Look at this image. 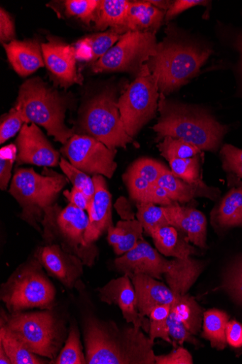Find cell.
Returning <instances> with one entry per match:
<instances>
[{
    "mask_svg": "<svg viewBox=\"0 0 242 364\" xmlns=\"http://www.w3.org/2000/svg\"><path fill=\"white\" fill-rule=\"evenodd\" d=\"M87 364H155V342L141 328L90 314L83 323Z\"/></svg>",
    "mask_w": 242,
    "mask_h": 364,
    "instance_id": "6da1fadb",
    "label": "cell"
},
{
    "mask_svg": "<svg viewBox=\"0 0 242 364\" xmlns=\"http://www.w3.org/2000/svg\"><path fill=\"white\" fill-rule=\"evenodd\" d=\"M160 117L153 129L157 141L165 137L180 139L200 150L217 152L229 128L218 122L206 110L168 101L160 93Z\"/></svg>",
    "mask_w": 242,
    "mask_h": 364,
    "instance_id": "7a4b0ae2",
    "label": "cell"
},
{
    "mask_svg": "<svg viewBox=\"0 0 242 364\" xmlns=\"http://www.w3.org/2000/svg\"><path fill=\"white\" fill-rule=\"evenodd\" d=\"M70 102L67 95L61 94L42 79L35 77L21 86L14 107L26 123L43 127L48 136L65 145L76 134L75 128L68 127L65 122Z\"/></svg>",
    "mask_w": 242,
    "mask_h": 364,
    "instance_id": "3957f363",
    "label": "cell"
},
{
    "mask_svg": "<svg viewBox=\"0 0 242 364\" xmlns=\"http://www.w3.org/2000/svg\"><path fill=\"white\" fill-rule=\"evenodd\" d=\"M45 272L39 259L33 255L1 284L0 299L9 314L54 308L57 291Z\"/></svg>",
    "mask_w": 242,
    "mask_h": 364,
    "instance_id": "277c9868",
    "label": "cell"
},
{
    "mask_svg": "<svg viewBox=\"0 0 242 364\" xmlns=\"http://www.w3.org/2000/svg\"><path fill=\"white\" fill-rule=\"evenodd\" d=\"M12 333L31 352L53 363L67 339L64 321L53 309L11 314L3 309L1 318Z\"/></svg>",
    "mask_w": 242,
    "mask_h": 364,
    "instance_id": "5b68a950",
    "label": "cell"
},
{
    "mask_svg": "<svg viewBox=\"0 0 242 364\" xmlns=\"http://www.w3.org/2000/svg\"><path fill=\"white\" fill-rule=\"evenodd\" d=\"M68 183L65 176L45 168L43 175L32 168L16 170L9 193L19 204L21 218L43 234L41 223L45 210L56 204Z\"/></svg>",
    "mask_w": 242,
    "mask_h": 364,
    "instance_id": "8992f818",
    "label": "cell"
},
{
    "mask_svg": "<svg viewBox=\"0 0 242 364\" xmlns=\"http://www.w3.org/2000/svg\"><path fill=\"white\" fill-rule=\"evenodd\" d=\"M212 51L165 38L146 63L160 93L166 95L187 84L200 70Z\"/></svg>",
    "mask_w": 242,
    "mask_h": 364,
    "instance_id": "52a82bcc",
    "label": "cell"
},
{
    "mask_svg": "<svg viewBox=\"0 0 242 364\" xmlns=\"http://www.w3.org/2000/svg\"><path fill=\"white\" fill-rule=\"evenodd\" d=\"M89 223L84 210L72 204L64 208L55 204L45 212L42 235L45 244L60 245L65 252L79 257L84 266L92 267L99 252L95 245L86 241Z\"/></svg>",
    "mask_w": 242,
    "mask_h": 364,
    "instance_id": "ba28073f",
    "label": "cell"
},
{
    "mask_svg": "<svg viewBox=\"0 0 242 364\" xmlns=\"http://www.w3.org/2000/svg\"><path fill=\"white\" fill-rule=\"evenodd\" d=\"M115 90L94 96L79 112L76 134L93 137L111 149H126L133 143L124 128Z\"/></svg>",
    "mask_w": 242,
    "mask_h": 364,
    "instance_id": "9c48e42d",
    "label": "cell"
},
{
    "mask_svg": "<svg viewBox=\"0 0 242 364\" xmlns=\"http://www.w3.org/2000/svg\"><path fill=\"white\" fill-rule=\"evenodd\" d=\"M159 99L158 82L145 63L118 101L124 128L131 138L156 116Z\"/></svg>",
    "mask_w": 242,
    "mask_h": 364,
    "instance_id": "30bf717a",
    "label": "cell"
},
{
    "mask_svg": "<svg viewBox=\"0 0 242 364\" xmlns=\"http://www.w3.org/2000/svg\"><path fill=\"white\" fill-rule=\"evenodd\" d=\"M156 31H128L109 51L92 63L94 73H140L143 66L157 53Z\"/></svg>",
    "mask_w": 242,
    "mask_h": 364,
    "instance_id": "8fae6325",
    "label": "cell"
},
{
    "mask_svg": "<svg viewBox=\"0 0 242 364\" xmlns=\"http://www.w3.org/2000/svg\"><path fill=\"white\" fill-rule=\"evenodd\" d=\"M60 152L73 166L89 176L112 178L118 168L117 149H109L91 136L75 134Z\"/></svg>",
    "mask_w": 242,
    "mask_h": 364,
    "instance_id": "7c38bea8",
    "label": "cell"
},
{
    "mask_svg": "<svg viewBox=\"0 0 242 364\" xmlns=\"http://www.w3.org/2000/svg\"><path fill=\"white\" fill-rule=\"evenodd\" d=\"M18 165L24 164L44 168L58 166L60 153L53 147L38 124L26 123L16 139Z\"/></svg>",
    "mask_w": 242,
    "mask_h": 364,
    "instance_id": "4fadbf2b",
    "label": "cell"
},
{
    "mask_svg": "<svg viewBox=\"0 0 242 364\" xmlns=\"http://www.w3.org/2000/svg\"><path fill=\"white\" fill-rule=\"evenodd\" d=\"M45 66L51 77L62 87L82 85L83 77L77 69L76 49L62 41L49 37L42 45Z\"/></svg>",
    "mask_w": 242,
    "mask_h": 364,
    "instance_id": "5bb4252c",
    "label": "cell"
},
{
    "mask_svg": "<svg viewBox=\"0 0 242 364\" xmlns=\"http://www.w3.org/2000/svg\"><path fill=\"white\" fill-rule=\"evenodd\" d=\"M47 274L72 289L84 274V264L77 256L68 253L55 244H45L33 253Z\"/></svg>",
    "mask_w": 242,
    "mask_h": 364,
    "instance_id": "9a60e30c",
    "label": "cell"
},
{
    "mask_svg": "<svg viewBox=\"0 0 242 364\" xmlns=\"http://www.w3.org/2000/svg\"><path fill=\"white\" fill-rule=\"evenodd\" d=\"M169 259L145 240L114 261L116 269L131 278L137 274L150 276L158 280L163 278Z\"/></svg>",
    "mask_w": 242,
    "mask_h": 364,
    "instance_id": "2e32d148",
    "label": "cell"
},
{
    "mask_svg": "<svg viewBox=\"0 0 242 364\" xmlns=\"http://www.w3.org/2000/svg\"><path fill=\"white\" fill-rule=\"evenodd\" d=\"M97 291L101 301L117 306L128 323L149 333L150 320L137 310L135 289L130 277L123 275L98 288Z\"/></svg>",
    "mask_w": 242,
    "mask_h": 364,
    "instance_id": "e0dca14e",
    "label": "cell"
},
{
    "mask_svg": "<svg viewBox=\"0 0 242 364\" xmlns=\"http://www.w3.org/2000/svg\"><path fill=\"white\" fill-rule=\"evenodd\" d=\"M92 178L95 188L94 195L87 210L89 223L86 232V241L89 245H94L114 225L112 196L106 181L102 176H94Z\"/></svg>",
    "mask_w": 242,
    "mask_h": 364,
    "instance_id": "ac0fdd59",
    "label": "cell"
},
{
    "mask_svg": "<svg viewBox=\"0 0 242 364\" xmlns=\"http://www.w3.org/2000/svg\"><path fill=\"white\" fill-rule=\"evenodd\" d=\"M170 225L174 226L187 235L189 242L199 248L207 247V221L201 211L180 204L163 207Z\"/></svg>",
    "mask_w": 242,
    "mask_h": 364,
    "instance_id": "d6986e66",
    "label": "cell"
},
{
    "mask_svg": "<svg viewBox=\"0 0 242 364\" xmlns=\"http://www.w3.org/2000/svg\"><path fill=\"white\" fill-rule=\"evenodd\" d=\"M130 279L135 289L137 310L143 317H149L158 306L174 304L175 295L160 280L144 274Z\"/></svg>",
    "mask_w": 242,
    "mask_h": 364,
    "instance_id": "ffe728a7",
    "label": "cell"
},
{
    "mask_svg": "<svg viewBox=\"0 0 242 364\" xmlns=\"http://www.w3.org/2000/svg\"><path fill=\"white\" fill-rule=\"evenodd\" d=\"M206 262L197 259L192 256L169 260L163 277L175 297L187 293L196 283L206 267Z\"/></svg>",
    "mask_w": 242,
    "mask_h": 364,
    "instance_id": "44dd1931",
    "label": "cell"
},
{
    "mask_svg": "<svg viewBox=\"0 0 242 364\" xmlns=\"http://www.w3.org/2000/svg\"><path fill=\"white\" fill-rule=\"evenodd\" d=\"M42 45L35 40H15L4 47L14 71L27 77L45 65Z\"/></svg>",
    "mask_w": 242,
    "mask_h": 364,
    "instance_id": "7402d4cb",
    "label": "cell"
},
{
    "mask_svg": "<svg viewBox=\"0 0 242 364\" xmlns=\"http://www.w3.org/2000/svg\"><path fill=\"white\" fill-rule=\"evenodd\" d=\"M156 183L166 190L172 201L181 205L187 204L197 198L216 200L221 194L218 188L188 183L172 173L170 169L161 175Z\"/></svg>",
    "mask_w": 242,
    "mask_h": 364,
    "instance_id": "603a6c76",
    "label": "cell"
},
{
    "mask_svg": "<svg viewBox=\"0 0 242 364\" xmlns=\"http://www.w3.org/2000/svg\"><path fill=\"white\" fill-rule=\"evenodd\" d=\"M150 237L157 250L165 257L185 259L199 255L187 235L174 226L160 227L153 231Z\"/></svg>",
    "mask_w": 242,
    "mask_h": 364,
    "instance_id": "cb8c5ba5",
    "label": "cell"
},
{
    "mask_svg": "<svg viewBox=\"0 0 242 364\" xmlns=\"http://www.w3.org/2000/svg\"><path fill=\"white\" fill-rule=\"evenodd\" d=\"M166 12L149 1L131 2L126 22V32L156 31L161 26Z\"/></svg>",
    "mask_w": 242,
    "mask_h": 364,
    "instance_id": "d4e9b609",
    "label": "cell"
},
{
    "mask_svg": "<svg viewBox=\"0 0 242 364\" xmlns=\"http://www.w3.org/2000/svg\"><path fill=\"white\" fill-rule=\"evenodd\" d=\"M144 228L137 219L119 221L108 230L107 240L119 256L132 250L144 240Z\"/></svg>",
    "mask_w": 242,
    "mask_h": 364,
    "instance_id": "484cf974",
    "label": "cell"
},
{
    "mask_svg": "<svg viewBox=\"0 0 242 364\" xmlns=\"http://www.w3.org/2000/svg\"><path fill=\"white\" fill-rule=\"evenodd\" d=\"M131 2L126 0H101L96 11L95 28L104 31L111 27L126 34V22Z\"/></svg>",
    "mask_w": 242,
    "mask_h": 364,
    "instance_id": "4316f807",
    "label": "cell"
},
{
    "mask_svg": "<svg viewBox=\"0 0 242 364\" xmlns=\"http://www.w3.org/2000/svg\"><path fill=\"white\" fill-rule=\"evenodd\" d=\"M211 220L218 228L242 227V189L231 187L212 212Z\"/></svg>",
    "mask_w": 242,
    "mask_h": 364,
    "instance_id": "83f0119b",
    "label": "cell"
},
{
    "mask_svg": "<svg viewBox=\"0 0 242 364\" xmlns=\"http://www.w3.org/2000/svg\"><path fill=\"white\" fill-rule=\"evenodd\" d=\"M122 36L119 31L110 29L84 38L77 43V58L94 63L105 55Z\"/></svg>",
    "mask_w": 242,
    "mask_h": 364,
    "instance_id": "f1b7e54d",
    "label": "cell"
},
{
    "mask_svg": "<svg viewBox=\"0 0 242 364\" xmlns=\"http://www.w3.org/2000/svg\"><path fill=\"white\" fill-rule=\"evenodd\" d=\"M0 346L4 348L12 364L50 363V360L29 351L2 320H0Z\"/></svg>",
    "mask_w": 242,
    "mask_h": 364,
    "instance_id": "f546056e",
    "label": "cell"
},
{
    "mask_svg": "<svg viewBox=\"0 0 242 364\" xmlns=\"http://www.w3.org/2000/svg\"><path fill=\"white\" fill-rule=\"evenodd\" d=\"M204 312L194 297L189 293L175 297V301L170 308V314L182 321L194 336H197L200 333Z\"/></svg>",
    "mask_w": 242,
    "mask_h": 364,
    "instance_id": "4dcf8cb0",
    "label": "cell"
},
{
    "mask_svg": "<svg viewBox=\"0 0 242 364\" xmlns=\"http://www.w3.org/2000/svg\"><path fill=\"white\" fill-rule=\"evenodd\" d=\"M229 316L224 311L211 309L204 312L202 337L211 343L212 348L223 350L226 348V326Z\"/></svg>",
    "mask_w": 242,
    "mask_h": 364,
    "instance_id": "1f68e13d",
    "label": "cell"
},
{
    "mask_svg": "<svg viewBox=\"0 0 242 364\" xmlns=\"http://www.w3.org/2000/svg\"><path fill=\"white\" fill-rule=\"evenodd\" d=\"M53 363L87 364L78 326L73 322L68 330L65 343Z\"/></svg>",
    "mask_w": 242,
    "mask_h": 364,
    "instance_id": "d6a6232c",
    "label": "cell"
},
{
    "mask_svg": "<svg viewBox=\"0 0 242 364\" xmlns=\"http://www.w3.org/2000/svg\"><path fill=\"white\" fill-rule=\"evenodd\" d=\"M189 159H177L168 161L170 171L184 181L201 186H207L202 178L200 156Z\"/></svg>",
    "mask_w": 242,
    "mask_h": 364,
    "instance_id": "836d02e7",
    "label": "cell"
},
{
    "mask_svg": "<svg viewBox=\"0 0 242 364\" xmlns=\"http://www.w3.org/2000/svg\"><path fill=\"white\" fill-rule=\"evenodd\" d=\"M136 208V219L141 223L147 236L151 237L153 231L160 227L169 225L163 207L153 203H139Z\"/></svg>",
    "mask_w": 242,
    "mask_h": 364,
    "instance_id": "e575fe53",
    "label": "cell"
},
{
    "mask_svg": "<svg viewBox=\"0 0 242 364\" xmlns=\"http://www.w3.org/2000/svg\"><path fill=\"white\" fill-rule=\"evenodd\" d=\"M220 289L225 291L236 305L242 306V255L226 269Z\"/></svg>",
    "mask_w": 242,
    "mask_h": 364,
    "instance_id": "d590c367",
    "label": "cell"
},
{
    "mask_svg": "<svg viewBox=\"0 0 242 364\" xmlns=\"http://www.w3.org/2000/svg\"><path fill=\"white\" fill-rule=\"evenodd\" d=\"M160 154L167 161L177 159H189L202 154L197 146L180 139L165 137L158 144Z\"/></svg>",
    "mask_w": 242,
    "mask_h": 364,
    "instance_id": "8d00e7d4",
    "label": "cell"
},
{
    "mask_svg": "<svg viewBox=\"0 0 242 364\" xmlns=\"http://www.w3.org/2000/svg\"><path fill=\"white\" fill-rule=\"evenodd\" d=\"M60 167L73 187L82 191L90 203L95 191L92 177L77 169L63 158L60 159Z\"/></svg>",
    "mask_w": 242,
    "mask_h": 364,
    "instance_id": "74e56055",
    "label": "cell"
},
{
    "mask_svg": "<svg viewBox=\"0 0 242 364\" xmlns=\"http://www.w3.org/2000/svg\"><path fill=\"white\" fill-rule=\"evenodd\" d=\"M168 168L162 162L143 157L134 161L126 170L155 184L161 175Z\"/></svg>",
    "mask_w": 242,
    "mask_h": 364,
    "instance_id": "f35d334b",
    "label": "cell"
},
{
    "mask_svg": "<svg viewBox=\"0 0 242 364\" xmlns=\"http://www.w3.org/2000/svg\"><path fill=\"white\" fill-rule=\"evenodd\" d=\"M170 308V305L160 306L155 308L150 314L148 335L152 341L155 342L156 339H161L168 343H172L169 336L167 326Z\"/></svg>",
    "mask_w": 242,
    "mask_h": 364,
    "instance_id": "ab89813d",
    "label": "cell"
},
{
    "mask_svg": "<svg viewBox=\"0 0 242 364\" xmlns=\"http://www.w3.org/2000/svg\"><path fill=\"white\" fill-rule=\"evenodd\" d=\"M99 1L97 0H67L65 2V13L68 16L76 17L87 26L94 21Z\"/></svg>",
    "mask_w": 242,
    "mask_h": 364,
    "instance_id": "60d3db41",
    "label": "cell"
},
{
    "mask_svg": "<svg viewBox=\"0 0 242 364\" xmlns=\"http://www.w3.org/2000/svg\"><path fill=\"white\" fill-rule=\"evenodd\" d=\"M220 155L224 171L242 181V149L226 144L221 148Z\"/></svg>",
    "mask_w": 242,
    "mask_h": 364,
    "instance_id": "b9f144b4",
    "label": "cell"
},
{
    "mask_svg": "<svg viewBox=\"0 0 242 364\" xmlns=\"http://www.w3.org/2000/svg\"><path fill=\"white\" fill-rule=\"evenodd\" d=\"M26 124L21 113L15 108L4 114L0 125V144H4L14 137Z\"/></svg>",
    "mask_w": 242,
    "mask_h": 364,
    "instance_id": "7bdbcfd3",
    "label": "cell"
},
{
    "mask_svg": "<svg viewBox=\"0 0 242 364\" xmlns=\"http://www.w3.org/2000/svg\"><path fill=\"white\" fill-rule=\"evenodd\" d=\"M0 153V188L6 191L12 178V169L17 158V147L13 144L9 145L3 147Z\"/></svg>",
    "mask_w": 242,
    "mask_h": 364,
    "instance_id": "ee69618b",
    "label": "cell"
},
{
    "mask_svg": "<svg viewBox=\"0 0 242 364\" xmlns=\"http://www.w3.org/2000/svg\"><path fill=\"white\" fill-rule=\"evenodd\" d=\"M169 336L172 342L178 343L181 346L187 343L195 347L201 346L200 342L186 328L185 324L172 316L170 312L167 318Z\"/></svg>",
    "mask_w": 242,
    "mask_h": 364,
    "instance_id": "f6af8a7d",
    "label": "cell"
},
{
    "mask_svg": "<svg viewBox=\"0 0 242 364\" xmlns=\"http://www.w3.org/2000/svg\"><path fill=\"white\" fill-rule=\"evenodd\" d=\"M192 354L182 346L165 355H155V364H193Z\"/></svg>",
    "mask_w": 242,
    "mask_h": 364,
    "instance_id": "bcb514c9",
    "label": "cell"
},
{
    "mask_svg": "<svg viewBox=\"0 0 242 364\" xmlns=\"http://www.w3.org/2000/svg\"><path fill=\"white\" fill-rule=\"evenodd\" d=\"M16 28L13 20L3 8L0 9V42L3 45L9 43L16 39Z\"/></svg>",
    "mask_w": 242,
    "mask_h": 364,
    "instance_id": "7dc6e473",
    "label": "cell"
},
{
    "mask_svg": "<svg viewBox=\"0 0 242 364\" xmlns=\"http://www.w3.org/2000/svg\"><path fill=\"white\" fill-rule=\"evenodd\" d=\"M207 3L209 2L202 1V0H178V1L172 3L170 8L167 11L165 20L169 21L191 8L197 6H205Z\"/></svg>",
    "mask_w": 242,
    "mask_h": 364,
    "instance_id": "c3c4849f",
    "label": "cell"
},
{
    "mask_svg": "<svg viewBox=\"0 0 242 364\" xmlns=\"http://www.w3.org/2000/svg\"><path fill=\"white\" fill-rule=\"evenodd\" d=\"M227 343L234 348H242V324L237 321H229L226 331Z\"/></svg>",
    "mask_w": 242,
    "mask_h": 364,
    "instance_id": "681fc988",
    "label": "cell"
},
{
    "mask_svg": "<svg viewBox=\"0 0 242 364\" xmlns=\"http://www.w3.org/2000/svg\"><path fill=\"white\" fill-rule=\"evenodd\" d=\"M148 203H153L161 207L177 205V203L171 200L166 190L157 183L153 186Z\"/></svg>",
    "mask_w": 242,
    "mask_h": 364,
    "instance_id": "f907efd6",
    "label": "cell"
},
{
    "mask_svg": "<svg viewBox=\"0 0 242 364\" xmlns=\"http://www.w3.org/2000/svg\"><path fill=\"white\" fill-rule=\"evenodd\" d=\"M63 195L67 198L69 204H72L82 210H87L90 203L82 191L73 187L72 191L65 190Z\"/></svg>",
    "mask_w": 242,
    "mask_h": 364,
    "instance_id": "816d5d0a",
    "label": "cell"
},
{
    "mask_svg": "<svg viewBox=\"0 0 242 364\" xmlns=\"http://www.w3.org/2000/svg\"><path fill=\"white\" fill-rule=\"evenodd\" d=\"M149 2L154 6L164 11H168L172 4V2L170 1H153V0H151V1Z\"/></svg>",
    "mask_w": 242,
    "mask_h": 364,
    "instance_id": "f5cc1de1",
    "label": "cell"
},
{
    "mask_svg": "<svg viewBox=\"0 0 242 364\" xmlns=\"http://www.w3.org/2000/svg\"><path fill=\"white\" fill-rule=\"evenodd\" d=\"M228 186L230 187H239L242 189V181L231 174L227 177Z\"/></svg>",
    "mask_w": 242,
    "mask_h": 364,
    "instance_id": "db71d44e",
    "label": "cell"
},
{
    "mask_svg": "<svg viewBox=\"0 0 242 364\" xmlns=\"http://www.w3.org/2000/svg\"><path fill=\"white\" fill-rule=\"evenodd\" d=\"M0 363L1 364H12V362L6 353L4 348L0 346Z\"/></svg>",
    "mask_w": 242,
    "mask_h": 364,
    "instance_id": "11a10c76",
    "label": "cell"
},
{
    "mask_svg": "<svg viewBox=\"0 0 242 364\" xmlns=\"http://www.w3.org/2000/svg\"><path fill=\"white\" fill-rule=\"evenodd\" d=\"M240 46H241V52H242V41H241V43H240Z\"/></svg>",
    "mask_w": 242,
    "mask_h": 364,
    "instance_id": "9f6ffc18",
    "label": "cell"
}]
</instances>
